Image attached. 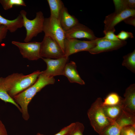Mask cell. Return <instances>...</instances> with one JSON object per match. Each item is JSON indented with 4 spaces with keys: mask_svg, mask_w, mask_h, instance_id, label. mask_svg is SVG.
Instances as JSON below:
<instances>
[{
    "mask_svg": "<svg viewBox=\"0 0 135 135\" xmlns=\"http://www.w3.org/2000/svg\"><path fill=\"white\" fill-rule=\"evenodd\" d=\"M55 80L54 77H50L42 72L34 83L13 97L14 101L20 107L22 117L24 120H27L30 118L28 106L32 98L45 86L54 84Z\"/></svg>",
    "mask_w": 135,
    "mask_h": 135,
    "instance_id": "obj_1",
    "label": "cell"
},
{
    "mask_svg": "<svg viewBox=\"0 0 135 135\" xmlns=\"http://www.w3.org/2000/svg\"><path fill=\"white\" fill-rule=\"evenodd\" d=\"M102 102L101 98H97L92 104L87 113L91 126L98 134L114 122L106 116L103 109Z\"/></svg>",
    "mask_w": 135,
    "mask_h": 135,
    "instance_id": "obj_2",
    "label": "cell"
},
{
    "mask_svg": "<svg viewBox=\"0 0 135 135\" xmlns=\"http://www.w3.org/2000/svg\"><path fill=\"white\" fill-rule=\"evenodd\" d=\"M23 18V26L26 31V36L24 40L25 42H30L34 37L43 32L44 18L42 12L39 11L36 13L35 18L30 20L26 17L27 12L24 10L20 12Z\"/></svg>",
    "mask_w": 135,
    "mask_h": 135,
    "instance_id": "obj_3",
    "label": "cell"
},
{
    "mask_svg": "<svg viewBox=\"0 0 135 135\" xmlns=\"http://www.w3.org/2000/svg\"><path fill=\"white\" fill-rule=\"evenodd\" d=\"M43 32L44 36L56 40L64 52L65 32L62 27L58 19L50 16L45 18Z\"/></svg>",
    "mask_w": 135,
    "mask_h": 135,
    "instance_id": "obj_4",
    "label": "cell"
},
{
    "mask_svg": "<svg viewBox=\"0 0 135 135\" xmlns=\"http://www.w3.org/2000/svg\"><path fill=\"white\" fill-rule=\"evenodd\" d=\"M41 42L40 55L42 58L56 59L64 55L58 43L51 38L44 36Z\"/></svg>",
    "mask_w": 135,
    "mask_h": 135,
    "instance_id": "obj_5",
    "label": "cell"
},
{
    "mask_svg": "<svg viewBox=\"0 0 135 135\" xmlns=\"http://www.w3.org/2000/svg\"><path fill=\"white\" fill-rule=\"evenodd\" d=\"M98 38L89 41L81 40L76 38H66L64 56L69 57L70 55L79 52H88L95 46Z\"/></svg>",
    "mask_w": 135,
    "mask_h": 135,
    "instance_id": "obj_6",
    "label": "cell"
},
{
    "mask_svg": "<svg viewBox=\"0 0 135 135\" xmlns=\"http://www.w3.org/2000/svg\"><path fill=\"white\" fill-rule=\"evenodd\" d=\"M12 43L18 48L23 58L30 60L42 58L40 55V42L34 41L22 42L13 41Z\"/></svg>",
    "mask_w": 135,
    "mask_h": 135,
    "instance_id": "obj_7",
    "label": "cell"
},
{
    "mask_svg": "<svg viewBox=\"0 0 135 135\" xmlns=\"http://www.w3.org/2000/svg\"><path fill=\"white\" fill-rule=\"evenodd\" d=\"M47 65L46 69L42 72L50 77L63 75L65 66L69 61V57L64 56L60 58L53 59L42 58Z\"/></svg>",
    "mask_w": 135,
    "mask_h": 135,
    "instance_id": "obj_8",
    "label": "cell"
},
{
    "mask_svg": "<svg viewBox=\"0 0 135 135\" xmlns=\"http://www.w3.org/2000/svg\"><path fill=\"white\" fill-rule=\"evenodd\" d=\"M42 71L37 70L30 74L24 75L14 84L8 92L12 98L23 91L36 82Z\"/></svg>",
    "mask_w": 135,
    "mask_h": 135,
    "instance_id": "obj_9",
    "label": "cell"
},
{
    "mask_svg": "<svg viewBox=\"0 0 135 135\" xmlns=\"http://www.w3.org/2000/svg\"><path fill=\"white\" fill-rule=\"evenodd\" d=\"M130 16H135V10L128 9L120 12H115L107 15L104 21V34L110 30H115L114 26L117 24Z\"/></svg>",
    "mask_w": 135,
    "mask_h": 135,
    "instance_id": "obj_10",
    "label": "cell"
},
{
    "mask_svg": "<svg viewBox=\"0 0 135 135\" xmlns=\"http://www.w3.org/2000/svg\"><path fill=\"white\" fill-rule=\"evenodd\" d=\"M126 43L125 40L112 41L106 39L104 37L98 38L95 46L88 52L92 54H96L111 51L122 47Z\"/></svg>",
    "mask_w": 135,
    "mask_h": 135,
    "instance_id": "obj_11",
    "label": "cell"
},
{
    "mask_svg": "<svg viewBox=\"0 0 135 135\" xmlns=\"http://www.w3.org/2000/svg\"><path fill=\"white\" fill-rule=\"evenodd\" d=\"M66 38H86L94 40L98 38L93 31L87 26L79 23L69 30L65 32Z\"/></svg>",
    "mask_w": 135,
    "mask_h": 135,
    "instance_id": "obj_12",
    "label": "cell"
},
{
    "mask_svg": "<svg viewBox=\"0 0 135 135\" xmlns=\"http://www.w3.org/2000/svg\"><path fill=\"white\" fill-rule=\"evenodd\" d=\"M122 106L125 111L135 116V84H132L126 90Z\"/></svg>",
    "mask_w": 135,
    "mask_h": 135,
    "instance_id": "obj_13",
    "label": "cell"
},
{
    "mask_svg": "<svg viewBox=\"0 0 135 135\" xmlns=\"http://www.w3.org/2000/svg\"><path fill=\"white\" fill-rule=\"evenodd\" d=\"M58 20L63 29L66 32L71 29L78 23V19L70 14L67 8L64 6L60 13Z\"/></svg>",
    "mask_w": 135,
    "mask_h": 135,
    "instance_id": "obj_14",
    "label": "cell"
},
{
    "mask_svg": "<svg viewBox=\"0 0 135 135\" xmlns=\"http://www.w3.org/2000/svg\"><path fill=\"white\" fill-rule=\"evenodd\" d=\"M76 63L74 61L68 62L65 67L63 75L66 77L71 83L75 82L81 85L85 84L76 70Z\"/></svg>",
    "mask_w": 135,
    "mask_h": 135,
    "instance_id": "obj_15",
    "label": "cell"
},
{
    "mask_svg": "<svg viewBox=\"0 0 135 135\" xmlns=\"http://www.w3.org/2000/svg\"><path fill=\"white\" fill-rule=\"evenodd\" d=\"M2 25L6 26L10 32H14L23 26L22 16L20 14L16 18L10 20L4 18L0 14V26Z\"/></svg>",
    "mask_w": 135,
    "mask_h": 135,
    "instance_id": "obj_16",
    "label": "cell"
},
{
    "mask_svg": "<svg viewBox=\"0 0 135 135\" xmlns=\"http://www.w3.org/2000/svg\"><path fill=\"white\" fill-rule=\"evenodd\" d=\"M103 107L106 116L112 122L118 118L123 110L122 103L115 105L103 106Z\"/></svg>",
    "mask_w": 135,
    "mask_h": 135,
    "instance_id": "obj_17",
    "label": "cell"
},
{
    "mask_svg": "<svg viewBox=\"0 0 135 135\" xmlns=\"http://www.w3.org/2000/svg\"><path fill=\"white\" fill-rule=\"evenodd\" d=\"M0 99L4 102L12 104L15 106L21 112V109L12 98L8 94L4 83L3 78L0 77Z\"/></svg>",
    "mask_w": 135,
    "mask_h": 135,
    "instance_id": "obj_18",
    "label": "cell"
},
{
    "mask_svg": "<svg viewBox=\"0 0 135 135\" xmlns=\"http://www.w3.org/2000/svg\"><path fill=\"white\" fill-rule=\"evenodd\" d=\"M50 9V16L58 19L60 12L64 6L61 0H47Z\"/></svg>",
    "mask_w": 135,
    "mask_h": 135,
    "instance_id": "obj_19",
    "label": "cell"
},
{
    "mask_svg": "<svg viewBox=\"0 0 135 135\" xmlns=\"http://www.w3.org/2000/svg\"><path fill=\"white\" fill-rule=\"evenodd\" d=\"M115 12H121L126 9L135 10L134 0H113Z\"/></svg>",
    "mask_w": 135,
    "mask_h": 135,
    "instance_id": "obj_20",
    "label": "cell"
},
{
    "mask_svg": "<svg viewBox=\"0 0 135 135\" xmlns=\"http://www.w3.org/2000/svg\"><path fill=\"white\" fill-rule=\"evenodd\" d=\"M122 65L126 67L134 73L135 72V50L124 56Z\"/></svg>",
    "mask_w": 135,
    "mask_h": 135,
    "instance_id": "obj_21",
    "label": "cell"
},
{
    "mask_svg": "<svg viewBox=\"0 0 135 135\" xmlns=\"http://www.w3.org/2000/svg\"><path fill=\"white\" fill-rule=\"evenodd\" d=\"M122 100L117 94L112 92L109 94L104 99L102 105L113 106L122 103Z\"/></svg>",
    "mask_w": 135,
    "mask_h": 135,
    "instance_id": "obj_22",
    "label": "cell"
},
{
    "mask_svg": "<svg viewBox=\"0 0 135 135\" xmlns=\"http://www.w3.org/2000/svg\"><path fill=\"white\" fill-rule=\"evenodd\" d=\"M121 128L115 122L106 127L99 135H120Z\"/></svg>",
    "mask_w": 135,
    "mask_h": 135,
    "instance_id": "obj_23",
    "label": "cell"
},
{
    "mask_svg": "<svg viewBox=\"0 0 135 135\" xmlns=\"http://www.w3.org/2000/svg\"><path fill=\"white\" fill-rule=\"evenodd\" d=\"M0 4L4 9L6 10L11 8L15 6H26L25 2L23 0H0Z\"/></svg>",
    "mask_w": 135,
    "mask_h": 135,
    "instance_id": "obj_24",
    "label": "cell"
},
{
    "mask_svg": "<svg viewBox=\"0 0 135 135\" xmlns=\"http://www.w3.org/2000/svg\"><path fill=\"white\" fill-rule=\"evenodd\" d=\"M75 123L74 126L69 135H83L84 128L83 124L79 122Z\"/></svg>",
    "mask_w": 135,
    "mask_h": 135,
    "instance_id": "obj_25",
    "label": "cell"
},
{
    "mask_svg": "<svg viewBox=\"0 0 135 135\" xmlns=\"http://www.w3.org/2000/svg\"><path fill=\"white\" fill-rule=\"evenodd\" d=\"M120 135H135V125L123 127L120 130Z\"/></svg>",
    "mask_w": 135,
    "mask_h": 135,
    "instance_id": "obj_26",
    "label": "cell"
},
{
    "mask_svg": "<svg viewBox=\"0 0 135 135\" xmlns=\"http://www.w3.org/2000/svg\"><path fill=\"white\" fill-rule=\"evenodd\" d=\"M75 123H73L62 129L60 131L54 135H69L74 128Z\"/></svg>",
    "mask_w": 135,
    "mask_h": 135,
    "instance_id": "obj_27",
    "label": "cell"
},
{
    "mask_svg": "<svg viewBox=\"0 0 135 135\" xmlns=\"http://www.w3.org/2000/svg\"><path fill=\"white\" fill-rule=\"evenodd\" d=\"M116 36L119 40H125L128 38H132L134 37L132 32L123 30L121 31Z\"/></svg>",
    "mask_w": 135,
    "mask_h": 135,
    "instance_id": "obj_28",
    "label": "cell"
},
{
    "mask_svg": "<svg viewBox=\"0 0 135 135\" xmlns=\"http://www.w3.org/2000/svg\"><path fill=\"white\" fill-rule=\"evenodd\" d=\"M115 30H112L106 32L104 34L105 36L104 37V38L106 39L111 40L118 41L120 40L117 37L116 35L114 34Z\"/></svg>",
    "mask_w": 135,
    "mask_h": 135,
    "instance_id": "obj_29",
    "label": "cell"
},
{
    "mask_svg": "<svg viewBox=\"0 0 135 135\" xmlns=\"http://www.w3.org/2000/svg\"><path fill=\"white\" fill-rule=\"evenodd\" d=\"M8 31L6 26L3 25L0 26V44L6 37Z\"/></svg>",
    "mask_w": 135,
    "mask_h": 135,
    "instance_id": "obj_30",
    "label": "cell"
},
{
    "mask_svg": "<svg viewBox=\"0 0 135 135\" xmlns=\"http://www.w3.org/2000/svg\"><path fill=\"white\" fill-rule=\"evenodd\" d=\"M123 21L126 24L135 26V16H130L128 17Z\"/></svg>",
    "mask_w": 135,
    "mask_h": 135,
    "instance_id": "obj_31",
    "label": "cell"
},
{
    "mask_svg": "<svg viewBox=\"0 0 135 135\" xmlns=\"http://www.w3.org/2000/svg\"><path fill=\"white\" fill-rule=\"evenodd\" d=\"M0 135H8L6 127L0 120Z\"/></svg>",
    "mask_w": 135,
    "mask_h": 135,
    "instance_id": "obj_32",
    "label": "cell"
},
{
    "mask_svg": "<svg viewBox=\"0 0 135 135\" xmlns=\"http://www.w3.org/2000/svg\"><path fill=\"white\" fill-rule=\"evenodd\" d=\"M36 135H44L43 134H40V133H38Z\"/></svg>",
    "mask_w": 135,
    "mask_h": 135,
    "instance_id": "obj_33",
    "label": "cell"
}]
</instances>
